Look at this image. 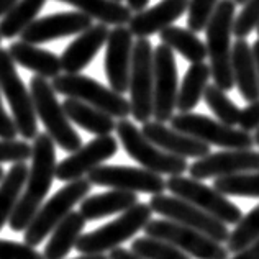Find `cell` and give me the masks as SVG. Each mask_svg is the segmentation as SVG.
Masks as SVG:
<instances>
[{
    "instance_id": "6da1fadb",
    "label": "cell",
    "mask_w": 259,
    "mask_h": 259,
    "mask_svg": "<svg viewBox=\"0 0 259 259\" xmlns=\"http://www.w3.org/2000/svg\"><path fill=\"white\" fill-rule=\"evenodd\" d=\"M56 143L48 133H38L31 145V166L23 194L10 218L12 231H25L43 205L56 177Z\"/></svg>"
},
{
    "instance_id": "7a4b0ae2",
    "label": "cell",
    "mask_w": 259,
    "mask_h": 259,
    "mask_svg": "<svg viewBox=\"0 0 259 259\" xmlns=\"http://www.w3.org/2000/svg\"><path fill=\"white\" fill-rule=\"evenodd\" d=\"M236 15V4L233 0H220L205 26V46L210 59V71L217 87L231 91L235 85L231 69V35Z\"/></svg>"
},
{
    "instance_id": "3957f363",
    "label": "cell",
    "mask_w": 259,
    "mask_h": 259,
    "mask_svg": "<svg viewBox=\"0 0 259 259\" xmlns=\"http://www.w3.org/2000/svg\"><path fill=\"white\" fill-rule=\"evenodd\" d=\"M30 94L35 105L36 117L41 120L46 128V133L51 140L67 153H74L82 146L79 133L72 128L71 120L59 104L56 97V91L48 79L35 76L30 79Z\"/></svg>"
},
{
    "instance_id": "277c9868",
    "label": "cell",
    "mask_w": 259,
    "mask_h": 259,
    "mask_svg": "<svg viewBox=\"0 0 259 259\" xmlns=\"http://www.w3.org/2000/svg\"><path fill=\"white\" fill-rule=\"evenodd\" d=\"M151 207L148 203L138 202L135 207L121 213L117 220L91 233H84L79 238L76 249L80 254H104L105 251H112L133 238L138 231L145 230L146 225L151 222Z\"/></svg>"
},
{
    "instance_id": "5b68a950",
    "label": "cell",
    "mask_w": 259,
    "mask_h": 259,
    "mask_svg": "<svg viewBox=\"0 0 259 259\" xmlns=\"http://www.w3.org/2000/svg\"><path fill=\"white\" fill-rule=\"evenodd\" d=\"M115 132L118 135V140L121 146L126 151V154L132 159H135L143 169L151 171L156 174H166V176H182L189 169L187 161L179 156L169 154L162 151L161 148L153 145L141 130L130 120L117 121Z\"/></svg>"
},
{
    "instance_id": "8992f818",
    "label": "cell",
    "mask_w": 259,
    "mask_h": 259,
    "mask_svg": "<svg viewBox=\"0 0 259 259\" xmlns=\"http://www.w3.org/2000/svg\"><path fill=\"white\" fill-rule=\"evenodd\" d=\"M91 187L92 184L87 181V177L85 179L82 177V179L67 182L63 189H59L33 217L28 228L25 230V243L33 248L41 244L45 238L53 233V230L67 215L74 212L72 208L85 199L87 194L91 192Z\"/></svg>"
},
{
    "instance_id": "52a82bcc",
    "label": "cell",
    "mask_w": 259,
    "mask_h": 259,
    "mask_svg": "<svg viewBox=\"0 0 259 259\" xmlns=\"http://www.w3.org/2000/svg\"><path fill=\"white\" fill-rule=\"evenodd\" d=\"M53 89L67 99H76L84 104L99 108L113 118L125 120L132 115V105L121 94L102 85L95 79L82 74H61L53 79Z\"/></svg>"
},
{
    "instance_id": "ba28073f",
    "label": "cell",
    "mask_w": 259,
    "mask_h": 259,
    "mask_svg": "<svg viewBox=\"0 0 259 259\" xmlns=\"http://www.w3.org/2000/svg\"><path fill=\"white\" fill-rule=\"evenodd\" d=\"M0 91L12 108V118L17 125L18 135L25 141L35 140L38 136V117L31 94L20 77L9 50L4 48H0Z\"/></svg>"
},
{
    "instance_id": "9c48e42d",
    "label": "cell",
    "mask_w": 259,
    "mask_h": 259,
    "mask_svg": "<svg viewBox=\"0 0 259 259\" xmlns=\"http://www.w3.org/2000/svg\"><path fill=\"white\" fill-rule=\"evenodd\" d=\"M171 128L186 133L192 138L220 146L223 149H251L254 146L253 135L243 132L241 128L228 126L222 121L213 120L202 113H179L171 118Z\"/></svg>"
},
{
    "instance_id": "30bf717a",
    "label": "cell",
    "mask_w": 259,
    "mask_h": 259,
    "mask_svg": "<svg viewBox=\"0 0 259 259\" xmlns=\"http://www.w3.org/2000/svg\"><path fill=\"white\" fill-rule=\"evenodd\" d=\"M166 187L169 192L174 194V197H179L199 207L225 225H236L243 218L241 208L236 203L227 199V195L220 194L213 187H208L202 181L184 176H172L166 181Z\"/></svg>"
},
{
    "instance_id": "8fae6325",
    "label": "cell",
    "mask_w": 259,
    "mask_h": 259,
    "mask_svg": "<svg viewBox=\"0 0 259 259\" xmlns=\"http://www.w3.org/2000/svg\"><path fill=\"white\" fill-rule=\"evenodd\" d=\"M145 233L149 238L174 244L194 259H228L230 254L227 246L222 243L171 220H151L145 227Z\"/></svg>"
},
{
    "instance_id": "7c38bea8",
    "label": "cell",
    "mask_w": 259,
    "mask_h": 259,
    "mask_svg": "<svg viewBox=\"0 0 259 259\" xmlns=\"http://www.w3.org/2000/svg\"><path fill=\"white\" fill-rule=\"evenodd\" d=\"M153 45L148 38H138L133 46L132 72H130V105L136 121L146 123L153 117Z\"/></svg>"
},
{
    "instance_id": "4fadbf2b",
    "label": "cell",
    "mask_w": 259,
    "mask_h": 259,
    "mask_svg": "<svg viewBox=\"0 0 259 259\" xmlns=\"http://www.w3.org/2000/svg\"><path fill=\"white\" fill-rule=\"evenodd\" d=\"M148 205L151 207L154 213L164 217L171 222L184 225V227L194 228L218 243L223 244L228 241L230 230L227 225L217 220L212 215L205 213L199 207L179 199V197L166 194L153 195Z\"/></svg>"
},
{
    "instance_id": "5bb4252c",
    "label": "cell",
    "mask_w": 259,
    "mask_h": 259,
    "mask_svg": "<svg viewBox=\"0 0 259 259\" xmlns=\"http://www.w3.org/2000/svg\"><path fill=\"white\" fill-rule=\"evenodd\" d=\"M154 91H153V117L154 121L166 123L174 117V108L179 94V77L174 51L166 45H158L153 54Z\"/></svg>"
},
{
    "instance_id": "9a60e30c",
    "label": "cell",
    "mask_w": 259,
    "mask_h": 259,
    "mask_svg": "<svg viewBox=\"0 0 259 259\" xmlns=\"http://www.w3.org/2000/svg\"><path fill=\"white\" fill-rule=\"evenodd\" d=\"M87 181L95 186L110 187L112 190H125L133 194H164L166 181L162 176L132 166H99L87 174Z\"/></svg>"
},
{
    "instance_id": "2e32d148",
    "label": "cell",
    "mask_w": 259,
    "mask_h": 259,
    "mask_svg": "<svg viewBox=\"0 0 259 259\" xmlns=\"http://www.w3.org/2000/svg\"><path fill=\"white\" fill-rule=\"evenodd\" d=\"M257 171L259 151L253 149H225V151L210 153L189 166L190 177L197 181L212 179V177L220 179V177Z\"/></svg>"
},
{
    "instance_id": "e0dca14e",
    "label": "cell",
    "mask_w": 259,
    "mask_h": 259,
    "mask_svg": "<svg viewBox=\"0 0 259 259\" xmlns=\"http://www.w3.org/2000/svg\"><path fill=\"white\" fill-rule=\"evenodd\" d=\"M117 151L118 141L112 135L97 136L59 162L56 166V179L63 182L82 179L95 167L104 164L107 159L113 158Z\"/></svg>"
},
{
    "instance_id": "ac0fdd59",
    "label": "cell",
    "mask_w": 259,
    "mask_h": 259,
    "mask_svg": "<svg viewBox=\"0 0 259 259\" xmlns=\"http://www.w3.org/2000/svg\"><path fill=\"white\" fill-rule=\"evenodd\" d=\"M133 35L128 26H115L108 33L105 51V76L110 89L123 95L130 87V72L133 61Z\"/></svg>"
},
{
    "instance_id": "d6986e66",
    "label": "cell",
    "mask_w": 259,
    "mask_h": 259,
    "mask_svg": "<svg viewBox=\"0 0 259 259\" xmlns=\"http://www.w3.org/2000/svg\"><path fill=\"white\" fill-rule=\"evenodd\" d=\"M92 26V18L80 12H59L43 18H36L26 28L20 39L30 45H45L53 39L80 35Z\"/></svg>"
},
{
    "instance_id": "ffe728a7",
    "label": "cell",
    "mask_w": 259,
    "mask_h": 259,
    "mask_svg": "<svg viewBox=\"0 0 259 259\" xmlns=\"http://www.w3.org/2000/svg\"><path fill=\"white\" fill-rule=\"evenodd\" d=\"M141 133L153 145L161 148L162 151L179 156V158L184 159L187 158L200 159L203 156L210 154V146L207 143L195 140L186 133L177 132V130L166 126L164 123H159V121H146V123H143Z\"/></svg>"
},
{
    "instance_id": "44dd1931",
    "label": "cell",
    "mask_w": 259,
    "mask_h": 259,
    "mask_svg": "<svg viewBox=\"0 0 259 259\" xmlns=\"http://www.w3.org/2000/svg\"><path fill=\"white\" fill-rule=\"evenodd\" d=\"M108 33L110 30L104 23L92 25L91 28L80 33L61 54L59 59L63 71L66 74H80V71H84L97 56L102 46L107 45Z\"/></svg>"
},
{
    "instance_id": "7402d4cb",
    "label": "cell",
    "mask_w": 259,
    "mask_h": 259,
    "mask_svg": "<svg viewBox=\"0 0 259 259\" xmlns=\"http://www.w3.org/2000/svg\"><path fill=\"white\" fill-rule=\"evenodd\" d=\"M189 2L190 0H161L151 9L135 13L128 28L136 38H148L154 33H161L187 12Z\"/></svg>"
},
{
    "instance_id": "603a6c76",
    "label": "cell",
    "mask_w": 259,
    "mask_h": 259,
    "mask_svg": "<svg viewBox=\"0 0 259 259\" xmlns=\"http://www.w3.org/2000/svg\"><path fill=\"white\" fill-rule=\"evenodd\" d=\"M231 69L240 95L251 104L259 100V77L253 58V50L246 39H236L231 48Z\"/></svg>"
},
{
    "instance_id": "cb8c5ba5",
    "label": "cell",
    "mask_w": 259,
    "mask_h": 259,
    "mask_svg": "<svg viewBox=\"0 0 259 259\" xmlns=\"http://www.w3.org/2000/svg\"><path fill=\"white\" fill-rule=\"evenodd\" d=\"M9 54L13 63L25 67L36 76L43 79H56L61 76V59L54 53L38 48L36 45H30L25 41H13L9 46Z\"/></svg>"
},
{
    "instance_id": "d4e9b609",
    "label": "cell",
    "mask_w": 259,
    "mask_h": 259,
    "mask_svg": "<svg viewBox=\"0 0 259 259\" xmlns=\"http://www.w3.org/2000/svg\"><path fill=\"white\" fill-rule=\"evenodd\" d=\"M138 203V194L125 190H110L105 194L89 195L80 202V215L87 222H95L108 215L123 213Z\"/></svg>"
},
{
    "instance_id": "484cf974",
    "label": "cell",
    "mask_w": 259,
    "mask_h": 259,
    "mask_svg": "<svg viewBox=\"0 0 259 259\" xmlns=\"http://www.w3.org/2000/svg\"><path fill=\"white\" fill-rule=\"evenodd\" d=\"M63 108L72 123L84 128L85 132L95 136H107L112 135L117 128V121L108 113L91 107L84 102L76 99H66L63 102Z\"/></svg>"
},
{
    "instance_id": "4316f807",
    "label": "cell",
    "mask_w": 259,
    "mask_h": 259,
    "mask_svg": "<svg viewBox=\"0 0 259 259\" xmlns=\"http://www.w3.org/2000/svg\"><path fill=\"white\" fill-rule=\"evenodd\" d=\"M87 220L80 215V212H71L56 228L53 230L50 241L43 251L45 259H64L76 248L79 238L84 233Z\"/></svg>"
},
{
    "instance_id": "83f0119b",
    "label": "cell",
    "mask_w": 259,
    "mask_h": 259,
    "mask_svg": "<svg viewBox=\"0 0 259 259\" xmlns=\"http://www.w3.org/2000/svg\"><path fill=\"white\" fill-rule=\"evenodd\" d=\"M77 9L89 18L97 20L99 23L112 26H125L130 23L133 12L121 2L115 0H58Z\"/></svg>"
},
{
    "instance_id": "f1b7e54d",
    "label": "cell",
    "mask_w": 259,
    "mask_h": 259,
    "mask_svg": "<svg viewBox=\"0 0 259 259\" xmlns=\"http://www.w3.org/2000/svg\"><path fill=\"white\" fill-rule=\"evenodd\" d=\"M28 172L30 166L26 162H15L0 182V231L15 213L26 179H28Z\"/></svg>"
},
{
    "instance_id": "f546056e",
    "label": "cell",
    "mask_w": 259,
    "mask_h": 259,
    "mask_svg": "<svg viewBox=\"0 0 259 259\" xmlns=\"http://www.w3.org/2000/svg\"><path fill=\"white\" fill-rule=\"evenodd\" d=\"M210 77H212V71L207 63H197L189 67L177 94L176 108H179V113L194 112V108L199 105L200 99L205 94Z\"/></svg>"
},
{
    "instance_id": "4dcf8cb0",
    "label": "cell",
    "mask_w": 259,
    "mask_h": 259,
    "mask_svg": "<svg viewBox=\"0 0 259 259\" xmlns=\"http://www.w3.org/2000/svg\"><path fill=\"white\" fill-rule=\"evenodd\" d=\"M159 39L162 41V45H166L172 51L179 53L182 58H186L192 64L203 63L208 56L205 43L189 28H181V26L171 25L159 33Z\"/></svg>"
},
{
    "instance_id": "1f68e13d",
    "label": "cell",
    "mask_w": 259,
    "mask_h": 259,
    "mask_svg": "<svg viewBox=\"0 0 259 259\" xmlns=\"http://www.w3.org/2000/svg\"><path fill=\"white\" fill-rule=\"evenodd\" d=\"M48 0H18V2L0 18V36L13 39L20 36L35 22L38 13L45 9Z\"/></svg>"
},
{
    "instance_id": "d6a6232c",
    "label": "cell",
    "mask_w": 259,
    "mask_h": 259,
    "mask_svg": "<svg viewBox=\"0 0 259 259\" xmlns=\"http://www.w3.org/2000/svg\"><path fill=\"white\" fill-rule=\"evenodd\" d=\"M213 189L223 195L259 199V171L220 177L213 182Z\"/></svg>"
},
{
    "instance_id": "836d02e7",
    "label": "cell",
    "mask_w": 259,
    "mask_h": 259,
    "mask_svg": "<svg viewBox=\"0 0 259 259\" xmlns=\"http://www.w3.org/2000/svg\"><path fill=\"white\" fill-rule=\"evenodd\" d=\"M203 100H205L207 107L218 118V121H222V123L228 126L238 125L241 110L220 87H217L215 84H208L205 89V94H203Z\"/></svg>"
},
{
    "instance_id": "e575fe53",
    "label": "cell",
    "mask_w": 259,
    "mask_h": 259,
    "mask_svg": "<svg viewBox=\"0 0 259 259\" xmlns=\"http://www.w3.org/2000/svg\"><path fill=\"white\" fill-rule=\"evenodd\" d=\"M256 240H259V205L249 210L246 215H243L233 231H230L227 249L230 253H238Z\"/></svg>"
},
{
    "instance_id": "d590c367",
    "label": "cell",
    "mask_w": 259,
    "mask_h": 259,
    "mask_svg": "<svg viewBox=\"0 0 259 259\" xmlns=\"http://www.w3.org/2000/svg\"><path fill=\"white\" fill-rule=\"evenodd\" d=\"M132 251L143 259H190L174 244L149 236L136 238L132 243Z\"/></svg>"
},
{
    "instance_id": "8d00e7d4",
    "label": "cell",
    "mask_w": 259,
    "mask_h": 259,
    "mask_svg": "<svg viewBox=\"0 0 259 259\" xmlns=\"http://www.w3.org/2000/svg\"><path fill=\"white\" fill-rule=\"evenodd\" d=\"M218 4H220V0H190L187 9V28L194 33L205 30Z\"/></svg>"
},
{
    "instance_id": "74e56055",
    "label": "cell",
    "mask_w": 259,
    "mask_h": 259,
    "mask_svg": "<svg viewBox=\"0 0 259 259\" xmlns=\"http://www.w3.org/2000/svg\"><path fill=\"white\" fill-rule=\"evenodd\" d=\"M259 25V0H246L243 10L235 17L233 35L236 39H244Z\"/></svg>"
},
{
    "instance_id": "f35d334b",
    "label": "cell",
    "mask_w": 259,
    "mask_h": 259,
    "mask_svg": "<svg viewBox=\"0 0 259 259\" xmlns=\"http://www.w3.org/2000/svg\"><path fill=\"white\" fill-rule=\"evenodd\" d=\"M31 158V146L28 141L0 140V164L4 162H25Z\"/></svg>"
},
{
    "instance_id": "ab89813d",
    "label": "cell",
    "mask_w": 259,
    "mask_h": 259,
    "mask_svg": "<svg viewBox=\"0 0 259 259\" xmlns=\"http://www.w3.org/2000/svg\"><path fill=\"white\" fill-rule=\"evenodd\" d=\"M0 259H45V256L26 243L0 240Z\"/></svg>"
},
{
    "instance_id": "60d3db41",
    "label": "cell",
    "mask_w": 259,
    "mask_h": 259,
    "mask_svg": "<svg viewBox=\"0 0 259 259\" xmlns=\"http://www.w3.org/2000/svg\"><path fill=\"white\" fill-rule=\"evenodd\" d=\"M238 125L243 132H256L259 128V100L251 102L248 107H244L240 113V121Z\"/></svg>"
},
{
    "instance_id": "b9f144b4",
    "label": "cell",
    "mask_w": 259,
    "mask_h": 259,
    "mask_svg": "<svg viewBox=\"0 0 259 259\" xmlns=\"http://www.w3.org/2000/svg\"><path fill=\"white\" fill-rule=\"evenodd\" d=\"M17 135H18L17 125L4 108L2 95H0V140H17Z\"/></svg>"
},
{
    "instance_id": "7bdbcfd3",
    "label": "cell",
    "mask_w": 259,
    "mask_h": 259,
    "mask_svg": "<svg viewBox=\"0 0 259 259\" xmlns=\"http://www.w3.org/2000/svg\"><path fill=\"white\" fill-rule=\"evenodd\" d=\"M228 259H259V240L251 243L249 246H246L244 249L238 251V253L233 254V257H228Z\"/></svg>"
},
{
    "instance_id": "ee69618b",
    "label": "cell",
    "mask_w": 259,
    "mask_h": 259,
    "mask_svg": "<svg viewBox=\"0 0 259 259\" xmlns=\"http://www.w3.org/2000/svg\"><path fill=\"white\" fill-rule=\"evenodd\" d=\"M108 259H143L138 254H135L132 249H125V248H115L110 251Z\"/></svg>"
},
{
    "instance_id": "f6af8a7d",
    "label": "cell",
    "mask_w": 259,
    "mask_h": 259,
    "mask_svg": "<svg viewBox=\"0 0 259 259\" xmlns=\"http://www.w3.org/2000/svg\"><path fill=\"white\" fill-rule=\"evenodd\" d=\"M148 4H149V0H126V7L133 13H140L143 10H146Z\"/></svg>"
},
{
    "instance_id": "bcb514c9",
    "label": "cell",
    "mask_w": 259,
    "mask_h": 259,
    "mask_svg": "<svg viewBox=\"0 0 259 259\" xmlns=\"http://www.w3.org/2000/svg\"><path fill=\"white\" fill-rule=\"evenodd\" d=\"M17 2L18 0H0V18H2L4 15H7V12H9Z\"/></svg>"
},
{
    "instance_id": "7dc6e473",
    "label": "cell",
    "mask_w": 259,
    "mask_h": 259,
    "mask_svg": "<svg viewBox=\"0 0 259 259\" xmlns=\"http://www.w3.org/2000/svg\"><path fill=\"white\" fill-rule=\"evenodd\" d=\"M251 50H253V58H254V64H256V71H257V77H259V38L253 43L251 46Z\"/></svg>"
},
{
    "instance_id": "c3c4849f",
    "label": "cell",
    "mask_w": 259,
    "mask_h": 259,
    "mask_svg": "<svg viewBox=\"0 0 259 259\" xmlns=\"http://www.w3.org/2000/svg\"><path fill=\"white\" fill-rule=\"evenodd\" d=\"M74 259H108V256H105V254H82V256L74 257Z\"/></svg>"
},
{
    "instance_id": "681fc988",
    "label": "cell",
    "mask_w": 259,
    "mask_h": 259,
    "mask_svg": "<svg viewBox=\"0 0 259 259\" xmlns=\"http://www.w3.org/2000/svg\"><path fill=\"white\" fill-rule=\"evenodd\" d=\"M253 140H254V145H257L259 146V128L254 132V135H253Z\"/></svg>"
},
{
    "instance_id": "f907efd6",
    "label": "cell",
    "mask_w": 259,
    "mask_h": 259,
    "mask_svg": "<svg viewBox=\"0 0 259 259\" xmlns=\"http://www.w3.org/2000/svg\"><path fill=\"white\" fill-rule=\"evenodd\" d=\"M233 2H235L236 5H244V4H246V0H233Z\"/></svg>"
},
{
    "instance_id": "816d5d0a",
    "label": "cell",
    "mask_w": 259,
    "mask_h": 259,
    "mask_svg": "<svg viewBox=\"0 0 259 259\" xmlns=\"http://www.w3.org/2000/svg\"><path fill=\"white\" fill-rule=\"evenodd\" d=\"M4 177H5V174H4V169L0 167V182H2V179H4Z\"/></svg>"
},
{
    "instance_id": "f5cc1de1",
    "label": "cell",
    "mask_w": 259,
    "mask_h": 259,
    "mask_svg": "<svg viewBox=\"0 0 259 259\" xmlns=\"http://www.w3.org/2000/svg\"><path fill=\"white\" fill-rule=\"evenodd\" d=\"M256 30H257V38H259V25H257V28H256Z\"/></svg>"
},
{
    "instance_id": "db71d44e",
    "label": "cell",
    "mask_w": 259,
    "mask_h": 259,
    "mask_svg": "<svg viewBox=\"0 0 259 259\" xmlns=\"http://www.w3.org/2000/svg\"><path fill=\"white\" fill-rule=\"evenodd\" d=\"M0 43H2V36H0Z\"/></svg>"
},
{
    "instance_id": "11a10c76",
    "label": "cell",
    "mask_w": 259,
    "mask_h": 259,
    "mask_svg": "<svg viewBox=\"0 0 259 259\" xmlns=\"http://www.w3.org/2000/svg\"><path fill=\"white\" fill-rule=\"evenodd\" d=\"M115 2H121V0H115Z\"/></svg>"
}]
</instances>
